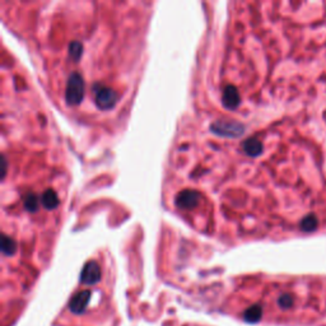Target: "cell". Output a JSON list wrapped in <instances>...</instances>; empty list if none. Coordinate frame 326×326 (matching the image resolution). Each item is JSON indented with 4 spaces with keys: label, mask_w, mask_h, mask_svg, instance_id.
<instances>
[{
    "label": "cell",
    "mask_w": 326,
    "mask_h": 326,
    "mask_svg": "<svg viewBox=\"0 0 326 326\" xmlns=\"http://www.w3.org/2000/svg\"><path fill=\"white\" fill-rule=\"evenodd\" d=\"M261 317H262V308L260 305L251 306V307L247 308V310L245 311V313H243V318H245V321H247V322L250 323L257 322Z\"/></svg>",
    "instance_id": "obj_3"
},
{
    "label": "cell",
    "mask_w": 326,
    "mask_h": 326,
    "mask_svg": "<svg viewBox=\"0 0 326 326\" xmlns=\"http://www.w3.org/2000/svg\"><path fill=\"white\" fill-rule=\"evenodd\" d=\"M89 300H91V292L89 291H80L77 294L73 296V298L69 302V310L75 315L84 312L88 306Z\"/></svg>",
    "instance_id": "obj_1"
},
{
    "label": "cell",
    "mask_w": 326,
    "mask_h": 326,
    "mask_svg": "<svg viewBox=\"0 0 326 326\" xmlns=\"http://www.w3.org/2000/svg\"><path fill=\"white\" fill-rule=\"evenodd\" d=\"M278 305L281 306L282 308H284V310L292 307V306H293V297H292L291 294H287V293L282 294V296L279 297Z\"/></svg>",
    "instance_id": "obj_5"
},
{
    "label": "cell",
    "mask_w": 326,
    "mask_h": 326,
    "mask_svg": "<svg viewBox=\"0 0 326 326\" xmlns=\"http://www.w3.org/2000/svg\"><path fill=\"white\" fill-rule=\"evenodd\" d=\"M101 279V270L96 262H88L80 274V282L84 284H94Z\"/></svg>",
    "instance_id": "obj_2"
},
{
    "label": "cell",
    "mask_w": 326,
    "mask_h": 326,
    "mask_svg": "<svg viewBox=\"0 0 326 326\" xmlns=\"http://www.w3.org/2000/svg\"><path fill=\"white\" fill-rule=\"evenodd\" d=\"M301 226H302L303 231H306V232H311V231L316 230V227H317V220H316V216L308 215L302 221V225Z\"/></svg>",
    "instance_id": "obj_4"
}]
</instances>
